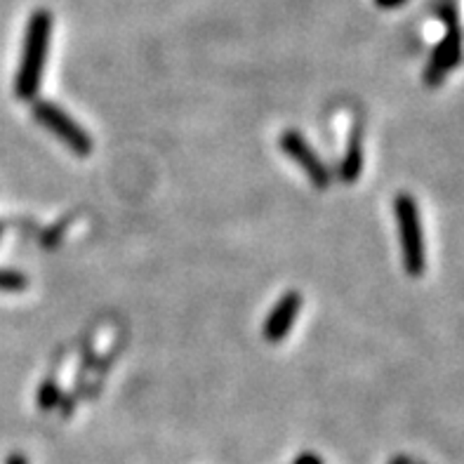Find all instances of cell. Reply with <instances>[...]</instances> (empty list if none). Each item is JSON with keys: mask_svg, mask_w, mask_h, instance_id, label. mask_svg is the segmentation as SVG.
Instances as JSON below:
<instances>
[{"mask_svg": "<svg viewBox=\"0 0 464 464\" xmlns=\"http://www.w3.org/2000/svg\"><path fill=\"white\" fill-rule=\"evenodd\" d=\"M300 306H302V297L297 293H285L281 300L276 302V306L271 309V314L266 316L265 321V340L266 342H283L285 337L290 335V330H293L295 321H297V314H300Z\"/></svg>", "mask_w": 464, "mask_h": 464, "instance_id": "obj_6", "label": "cell"}, {"mask_svg": "<svg viewBox=\"0 0 464 464\" xmlns=\"http://www.w3.org/2000/svg\"><path fill=\"white\" fill-rule=\"evenodd\" d=\"M396 222H399L401 234V253H403V266L408 276H422L427 266V250H424V234L422 219H420L418 203L412 196L399 194L394 198Z\"/></svg>", "mask_w": 464, "mask_h": 464, "instance_id": "obj_2", "label": "cell"}, {"mask_svg": "<svg viewBox=\"0 0 464 464\" xmlns=\"http://www.w3.org/2000/svg\"><path fill=\"white\" fill-rule=\"evenodd\" d=\"M29 285L26 283V276L24 274H17V271L10 269H0V290L5 293H17V290H24Z\"/></svg>", "mask_w": 464, "mask_h": 464, "instance_id": "obj_8", "label": "cell"}, {"mask_svg": "<svg viewBox=\"0 0 464 464\" xmlns=\"http://www.w3.org/2000/svg\"><path fill=\"white\" fill-rule=\"evenodd\" d=\"M441 14L443 22H446V38L436 45L430 66H427V76L424 78H427L430 85L441 82L448 71L458 66L459 54H462V35H459L458 14H455L453 7H443Z\"/></svg>", "mask_w": 464, "mask_h": 464, "instance_id": "obj_4", "label": "cell"}, {"mask_svg": "<svg viewBox=\"0 0 464 464\" xmlns=\"http://www.w3.org/2000/svg\"><path fill=\"white\" fill-rule=\"evenodd\" d=\"M0 231H3V229H0Z\"/></svg>", "mask_w": 464, "mask_h": 464, "instance_id": "obj_14", "label": "cell"}, {"mask_svg": "<svg viewBox=\"0 0 464 464\" xmlns=\"http://www.w3.org/2000/svg\"><path fill=\"white\" fill-rule=\"evenodd\" d=\"M50 38H53V14L50 10H35L26 24L24 34L22 59H19L17 78H14V94L19 100H34L43 82V71L50 53Z\"/></svg>", "mask_w": 464, "mask_h": 464, "instance_id": "obj_1", "label": "cell"}, {"mask_svg": "<svg viewBox=\"0 0 464 464\" xmlns=\"http://www.w3.org/2000/svg\"><path fill=\"white\" fill-rule=\"evenodd\" d=\"M394 464H406V462H403V459H399V462H394Z\"/></svg>", "mask_w": 464, "mask_h": 464, "instance_id": "obj_13", "label": "cell"}, {"mask_svg": "<svg viewBox=\"0 0 464 464\" xmlns=\"http://www.w3.org/2000/svg\"><path fill=\"white\" fill-rule=\"evenodd\" d=\"M34 118L43 128H47L57 140H62L76 156H90L92 153V140L81 125L53 102H38L34 106Z\"/></svg>", "mask_w": 464, "mask_h": 464, "instance_id": "obj_3", "label": "cell"}, {"mask_svg": "<svg viewBox=\"0 0 464 464\" xmlns=\"http://www.w3.org/2000/svg\"><path fill=\"white\" fill-rule=\"evenodd\" d=\"M57 401H59L57 387H54L53 382H47L45 387L41 389V394H38V403H41L43 408H53Z\"/></svg>", "mask_w": 464, "mask_h": 464, "instance_id": "obj_9", "label": "cell"}, {"mask_svg": "<svg viewBox=\"0 0 464 464\" xmlns=\"http://www.w3.org/2000/svg\"><path fill=\"white\" fill-rule=\"evenodd\" d=\"M281 144V151L285 156L295 160V163L300 165L304 175L312 179V184L316 188H328L330 184V172L325 168V163L316 156V151L312 149V144L304 140V137L297 132V130H285L278 140Z\"/></svg>", "mask_w": 464, "mask_h": 464, "instance_id": "obj_5", "label": "cell"}, {"mask_svg": "<svg viewBox=\"0 0 464 464\" xmlns=\"http://www.w3.org/2000/svg\"><path fill=\"white\" fill-rule=\"evenodd\" d=\"M5 464H29V462H26V458H24V455H10Z\"/></svg>", "mask_w": 464, "mask_h": 464, "instance_id": "obj_12", "label": "cell"}, {"mask_svg": "<svg viewBox=\"0 0 464 464\" xmlns=\"http://www.w3.org/2000/svg\"><path fill=\"white\" fill-rule=\"evenodd\" d=\"M361 170H363V151H361V135H359V130H356L352 141H349L347 156H344V160H342L340 177L347 184H352L359 179Z\"/></svg>", "mask_w": 464, "mask_h": 464, "instance_id": "obj_7", "label": "cell"}, {"mask_svg": "<svg viewBox=\"0 0 464 464\" xmlns=\"http://www.w3.org/2000/svg\"><path fill=\"white\" fill-rule=\"evenodd\" d=\"M295 464H321V459H318L316 455L306 453V455H302V458H297V462Z\"/></svg>", "mask_w": 464, "mask_h": 464, "instance_id": "obj_11", "label": "cell"}, {"mask_svg": "<svg viewBox=\"0 0 464 464\" xmlns=\"http://www.w3.org/2000/svg\"><path fill=\"white\" fill-rule=\"evenodd\" d=\"M408 0H375L377 7H382V10H396V7L406 5Z\"/></svg>", "mask_w": 464, "mask_h": 464, "instance_id": "obj_10", "label": "cell"}]
</instances>
